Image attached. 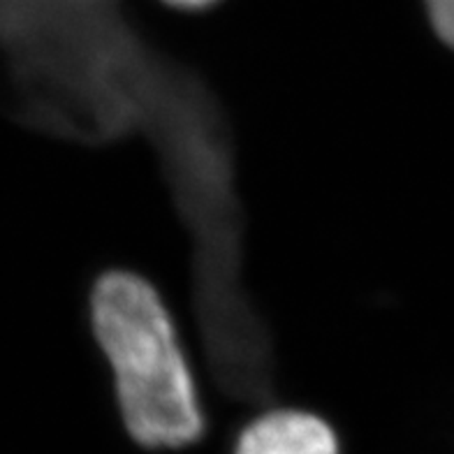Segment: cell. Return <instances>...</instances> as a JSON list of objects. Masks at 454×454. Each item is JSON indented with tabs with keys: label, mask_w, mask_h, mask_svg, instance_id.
Here are the masks:
<instances>
[{
	"label": "cell",
	"mask_w": 454,
	"mask_h": 454,
	"mask_svg": "<svg viewBox=\"0 0 454 454\" xmlns=\"http://www.w3.org/2000/svg\"><path fill=\"white\" fill-rule=\"evenodd\" d=\"M89 329L114 380L119 425L144 454H184L207 419L191 362L158 290L130 271L100 276L89 293Z\"/></svg>",
	"instance_id": "1"
},
{
	"label": "cell",
	"mask_w": 454,
	"mask_h": 454,
	"mask_svg": "<svg viewBox=\"0 0 454 454\" xmlns=\"http://www.w3.org/2000/svg\"><path fill=\"white\" fill-rule=\"evenodd\" d=\"M225 454H346V442L317 412L274 408L246 422Z\"/></svg>",
	"instance_id": "2"
},
{
	"label": "cell",
	"mask_w": 454,
	"mask_h": 454,
	"mask_svg": "<svg viewBox=\"0 0 454 454\" xmlns=\"http://www.w3.org/2000/svg\"><path fill=\"white\" fill-rule=\"evenodd\" d=\"M434 35L454 49V0H422Z\"/></svg>",
	"instance_id": "3"
},
{
	"label": "cell",
	"mask_w": 454,
	"mask_h": 454,
	"mask_svg": "<svg viewBox=\"0 0 454 454\" xmlns=\"http://www.w3.org/2000/svg\"><path fill=\"white\" fill-rule=\"evenodd\" d=\"M165 5L174 7V10H184V12H195V10H207V7L215 5L218 0H162Z\"/></svg>",
	"instance_id": "4"
}]
</instances>
